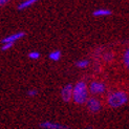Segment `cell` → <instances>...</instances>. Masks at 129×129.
<instances>
[{
  "label": "cell",
  "instance_id": "obj_1",
  "mask_svg": "<svg viewBox=\"0 0 129 129\" xmlns=\"http://www.w3.org/2000/svg\"><path fill=\"white\" fill-rule=\"evenodd\" d=\"M87 87L85 82L80 81L73 87V99L77 104H84L87 101Z\"/></svg>",
  "mask_w": 129,
  "mask_h": 129
},
{
  "label": "cell",
  "instance_id": "obj_7",
  "mask_svg": "<svg viewBox=\"0 0 129 129\" xmlns=\"http://www.w3.org/2000/svg\"><path fill=\"white\" fill-rule=\"evenodd\" d=\"M89 90L91 93H103L105 91V85L103 83H100V82H92L90 84V87H89Z\"/></svg>",
  "mask_w": 129,
  "mask_h": 129
},
{
  "label": "cell",
  "instance_id": "obj_9",
  "mask_svg": "<svg viewBox=\"0 0 129 129\" xmlns=\"http://www.w3.org/2000/svg\"><path fill=\"white\" fill-rule=\"evenodd\" d=\"M36 2H37L36 0H26V1H23V2H21V3H19V5H18V10H19V11L25 10V9L29 8L30 5H33V4L36 3Z\"/></svg>",
  "mask_w": 129,
  "mask_h": 129
},
{
  "label": "cell",
  "instance_id": "obj_11",
  "mask_svg": "<svg viewBox=\"0 0 129 129\" xmlns=\"http://www.w3.org/2000/svg\"><path fill=\"white\" fill-rule=\"evenodd\" d=\"M89 61L88 60H80V61H77L76 62V66H78L80 68H85L88 66Z\"/></svg>",
  "mask_w": 129,
  "mask_h": 129
},
{
  "label": "cell",
  "instance_id": "obj_10",
  "mask_svg": "<svg viewBox=\"0 0 129 129\" xmlns=\"http://www.w3.org/2000/svg\"><path fill=\"white\" fill-rule=\"evenodd\" d=\"M49 59L53 61H59L61 59V51L60 50H54L49 54Z\"/></svg>",
  "mask_w": 129,
  "mask_h": 129
},
{
  "label": "cell",
  "instance_id": "obj_17",
  "mask_svg": "<svg viewBox=\"0 0 129 129\" xmlns=\"http://www.w3.org/2000/svg\"><path fill=\"white\" fill-rule=\"evenodd\" d=\"M6 2H8L6 0H0V5H4Z\"/></svg>",
  "mask_w": 129,
  "mask_h": 129
},
{
  "label": "cell",
  "instance_id": "obj_12",
  "mask_svg": "<svg viewBox=\"0 0 129 129\" xmlns=\"http://www.w3.org/2000/svg\"><path fill=\"white\" fill-rule=\"evenodd\" d=\"M124 64L126 67L129 66V50L128 49H126V51L124 53Z\"/></svg>",
  "mask_w": 129,
  "mask_h": 129
},
{
  "label": "cell",
  "instance_id": "obj_2",
  "mask_svg": "<svg viewBox=\"0 0 129 129\" xmlns=\"http://www.w3.org/2000/svg\"><path fill=\"white\" fill-rule=\"evenodd\" d=\"M107 102H108L109 106H111L113 108L121 107L128 102V95L124 91H117V92L111 93L108 96Z\"/></svg>",
  "mask_w": 129,
  "mask_h": 129
},
{
  "label": "cell",
  "instance_id": "obj_6",
  "mask_svg": "<svg viewBox=\"0 0 129 129\" xmlns=\"http://www.w3.org/2000/svg\"><path fill=\"white\" fill-rule=\"evenodd\" d=\"M40 127L43 129H68V127L65 125L53 123V122H50V121L43 122V123L40 124Z\"/></svg>",
  "mask_w": 129,
  "mask_h": 129
},
{
  "label": "cell",
  "instance_id": "obj_3",
  "mask_svg": "<svg viewBox=\"0 0 129 129\" xmlns=\"http://www.w3.org/2000/svg\"><path fill=\"white\" fill-rule=\"evenodd\" d=\"M25 36V33L24 31H18V33H15V34H12L8 37H5L4 39H2V44H5V43H11V44H14V42H16L17 40L21 39L22 37Z\"/></svg>",
  "mask_w": 129,
  "mask_h": 129
},
{
  "label": "cell",
  "instance_id": "obj_15",
  "mask_svg": "<svg viewBox=\"0 0 129 129\" xmlns=\"http://www.w3.org/2000/svg\"><path fill=\"white\" fill-rule=\"evenodd\" d=\"M37 93H38V91L36 89H30V90H28V91H27V94L29 96H35V95H37Z\"/></svg>",
  "mask_w": 129,
  "mask_h": 129
},
{
  "label": "cell",
  "instance_id": "obj_13",
  "mask_svg": "<svg viewBox=\"0 0 129 129\" xmlns=\"http://www.w3.org/2000/svg\"><path fill=\"white\" fill-rule=\"evenodd\" d=\"M28 57H29V59L37 60V59H39L40 54L38 53V51H31V53H29V54H28Z\"/></svg>",
  "mask_w": 129,
  "mask_h": 129
},
{
  "label": "cell",
  "instance_id": "obj_8",
  "mask_svg": "<svg viewBox=\"0 0 129 129\" xmlns=\"http://www.w3.org/2000/svg\"><path fill=\"white\" fill-rule=\"evenodd\" d=\"M111 14V11L110 10H107V9H99V10H95L93 12V16L95 17H102V16H108Z\"/></svg>",
  "mask_w": 129,
  "mask_h": 129
},
{
  "label": "cell",
  "instance_id": "obj_16",
  "mask_svg": "<svg viewBox=\"0 0 129 129\" xmlns=\"http://www.w3.org/2000/svg\"><path fill=\"white\" fill-rule=\"evenodd\" d=\"M104 59H105L107 62H108V61H110V60L112 59V55H111V54H106V55L104 56Z\"/></svg>",
  "mask_w": 129,
  "mask_h": 129
},
{
  "label": "cell",
  "instance_id": "obj_4",
  "mask_svg": "<svg viewBox=\"0 0 129 129\" xmlns=\"http://www.w3.org/2000/svg\"><path fill=\"white\" fill-rule=\"evenodd\" d=\"M73 85L72 84H67L66 86H64V88L61 91V95L64 102H69L70 99L73 98Z\"/></svg>",
  "mask_w": 129,
  "mask_h": 129
},
{
  "label": "cell",
  "instance_id": "obj_14",
  "mask_svg": "<svg viewBox=\"0 0 129 129\" xmlns=\"http://www.w3.org/2000/svg\"><path fill=\"white\" fill-rule=\"evenodd\" d=\"M13 45H14V44L5 43V44H3L2 46H1V49H2V50H8V49H10V48H12V47H13Z\"/></svg>",
  "mask_w": 129,
  "mask_h": 129
},
{
  "label": "cell",
  "instance_id": "obj_5",
  "mask_svg": "<svg viewBox=\"0 0 129 129\" xmlns=\"http://www.w3.org/2000/svg\"><path fill=\"white\" fill-rule=\"evenodd\" d=\"M87 107H88V109L91 112H98V111H100V109H101V104H100V102L96 100V99H94V98H90V99H88L87 101Z\"/></svg>",
  "mask_w": 129,
  "mask_h": 129
}]
</instances>
